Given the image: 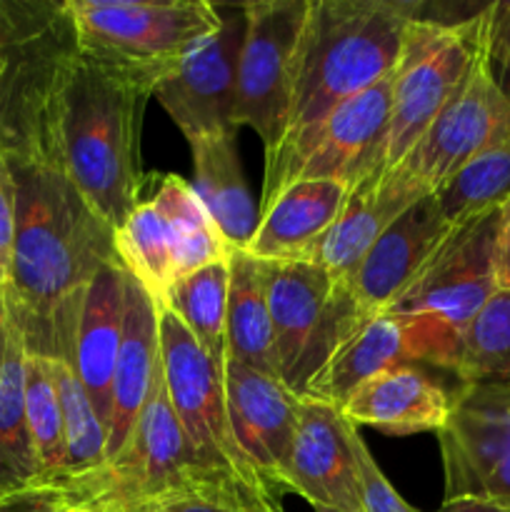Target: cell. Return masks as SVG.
<instances>
[{
	"label": "cell",
	"instance_id": "6da1fadb",
	"mask_svg": "<svg viewBox=\"0 0 510 512\" xmlns=\"http://www.w3.org/2000/svg\"><path fill=\"white\" fill-rule=\"evenodd\" d=\"M150 95L145 80L80 53L73 38L50 53L30 90L23 143L53 163L113 230L140 203L138 135Z\"/></svg>",
	"mask_w": 510,
	"mask_h": 512
},
{
	"label": "cell",
	"instance_id": "7a4b0ae2",
	"mask_svg": "<svg viewBox=\"0 0 510 512\" xmlns=\"http://www.w3.org/2000/svg\"><path fill=\"white\" fill-rule=\"evenodd\" d=\"M3 148L15 178L10 320L28 353L68 360L80 298L93 275L118 260L115 230L38 150Z\"/></svg>",
	"mask_w": 510,
	"mask_h": 512
},
{
	"label": "cell",
	"instance_id": "3957f363",
	"mask_svg": "<svg viewBox=\"0 0 510 512\" xmlns=\"http://www.w3.org/2000/svg\"><path fill=\"white\" fill-rule=\"evenodd\" d=\"M420 13L410 0H310L295 58L288 123L265 158L263 203L288 185L300 153L345 100L393 75L405 30Z\"/></svg>",
	"mask_w": 510,
	"mask_h": 512
},
{
	"label": "cell",
	"instance_id": "277c9868",
	"mask_svg": "<svg viewBox=\"0 0 510 512\" xmlns=\"http://www.w3.org/2000/svg\"><path fill=\"white\" fill-rule=\"evenodd\" d=\"M498 228L500 210H493L463 228L450 230L385 310L410 325L420 365L453 368L465 328L498 290Z\"/></svg>",
	"mask_w": 510,
	"mask_h": 512
},
{
	"label": "cell",
	"instance_id": "5b68a950",
	"mask_svg": "<svg viewBox=\"0 0 510 512\" xmlns=\"http://www.w3.org/2000/svg\"><path fill=\"white\" fill-rule=\"evenodd\" d=\"M63 13L80 53L138 75L150 90L220 25V5L203 0H68Z\"/></svg>",
	"mask_w": 510,
	"mask_h": 512
},
{
	"label": "cell",
	"instance_id": "8992f818",
	"mask_svg": "<svg viewBox=\"0 0 510 512\" xmlns=\"http://www.w3.org/2000/svg\"><path fill=\"white\" fill-rule=\"evenodd\" d=\"M485 5L465 20L420 13L405 30L403 53L390 80V120L378 173H388L410 153L468 80L483 50Z\"/></svg>",
	"mask_w": 510,
	"mask_h": 512
},
{
	"label": "cell",
	"instance_id": "52a82bcc",
	"mask_svg": "<svg viewBox=\"0 0 510 512\" xmlns=\"http://www.w3.org/2000/svg\"><path fill=\"white\" fill-rule=\"evenodd\" d=\"M115 253L160 305L178 280L205 265L228 260L233 248L215 228L188 180L168 173L158 190L135 205L115 230Z\"/></svg>",
	"mask_w": 510,
	"mask_h": 512
},
{
	"label": "cell",
	"instance_id": "ba28073f",
	"mask_svg": "<svg viewBox=\"0 0 510 512\" xmlns=\"http://www.w3.org/2000/svg\"><path fill=\"white\" fill-rule=\"evenodd\" d=\"M510 138V100L495 85L483 50L468 80L395 168L378 178V195L403 213L433 195L468 160Z\"/></svg>",
	"mask_w": 510,
	"mask_h": 512
},
{
	"label": "cell",
	"instance_id": "9c48e42d",
	"mask_svg": "<svg viewBox=\"0 0 510 512\" xmlns=\"http://www.w3.org/2000/svg\"><path fill=\"white\" fill-rule=\"evenodd\" d=\"M158 328L165 390L198 465L265 490L235 440L223 365L200 348L198 340L168 308H158Z\"/></svg>",
	"mask_w": 510,
	"mask_h": 512
},
{
	"label": "cell",
	"instance_id": "30bf717a",
	"mask_svg": "<svg viewBox=\"0 0 510 512\" xmlns=\"http://www.w3.org/2000/svg\"><path fill=\"white\" fill-rule=\"evenodd\" d=\"M310 0H253L243 8L245 28L235 80V128L248 125L263 140L265 158L285 133L295 58Z\"/></svg>",
	"mask_w": 510,
	"mask_h": 512
},
{
	"label": "cell",
	"instance_id": "8fae6325",
	"mask_svg": "<svg viewBox=\"0 0 510 512\" xmlns=\"http://www.w3.org/2000/svg\"><path fill=\"white\" fill-rule=\"evenodd\" d=\"M210 473L200 468L168 400L163 375L128 443L100 473L85 475L105 512H145Z\"/></svg>",
	"mask_w": 510,
	"mask_h": 512
},
{
	"label": "cell",
	"instance_id": "7c38bea8",
	"mask_svg": "<svg viewBox=\"0 0 510 512\" xmlns=\"http://www.w3.org/2000/svg\"><path fill=\"white\" fill-rule=\"evenodd\" d=\"M445 500L510 508V383H460L443 428Z\"/></svg>",
	"mask_w": 510,
	"mask_h": 512
},
{
	"label": "cell",
	"instance_id": "4fadbf2b",
	"mask_svg": "<svg viewBox=\"0 0 510 512\" xmlns=\"http://www.w3.org/2000/svg\"><path fill=\"white\" fill-rule=\"evenodd\" d=\"M243 8L220 5V25L185 53L158 83L153 95L190 145L235 128V80L243 43Z\"/></svg>",
	"mask_w": 510,
	"mask_h": 512
},
{
	"label": "cell",
	"instance_id": "5bb4252c",
	"mask_svg": "<svg viewBox=\"0 0 510 512\" xmlns=\"http://www.w3.org/2000/svg\"><path fill=\"white\" fill-rule=\"evenodd\" d=\"M230 425L245 460L273 498L285 493V468L298 425L300 395L280 378L235 360L223 365Z\"/></svg>",
	"mask_w": 510,
	"mask_h": 512
},
{
	"label": "cell",
	"instance_id": "9a60e30c",
	"mask_svg": "<svg viewBox=\"0 0 510 512\" xmlns=\"http://www.w3.org/2000/svg\"><path fill=\"white\" fill-rule=\"evenodd\" d=\"M353 425L338 408L300 395L298 425L285 468V493H298L313 508L365 512Z\"/></svg>",
	"mask_w": 510,
	"mask_h": 512
},
{
	"label": "cell",
	"instance_id": "2e32d148",
	"mask_svg": "<svg viewBox=\"0 0 510 512\" xmlns=\"http://www.w3.org/2000/svg\"><path fill=\"white\" fill-rule=\"evenodd\" d=\"M390 80L393 75L340 103L320 123L300 153L288 185L295 180H333L353 188L370 173H378L390 120Z\"/></svg>",
	"mask_w": 510,
	"mask_h": 512
},
{
	"label": "cell",
	"instance_id": "e0dca14e",
	"mask_svg": "<svg viewBox=\"0 0 510 512\" xmlns=\"http://www.w3.org/2000/svg\"><path fill=\"white\" fill-rule=\"evenodd\" d=\"M163 375L160 363L158 305L145 293L143 285L125 275V313L123 340L110 385V425H108V463L123 450L148 405L155 385Z\"/></svg>",
	"mask_w": 510,
	"mask_h": 512
},
{
	"label": "cell",
	"instance_id": "ac0fdd59",
	"mask_svg": "<svg viewBox=\"0 0 510 512\" xmlns=\"http://www.w3.org/2000/svg\"><path fill=\"white\" fill-rule=\"evenodd\" d=\"M125 275L120 260L103 265L85 288L75 318L73 345L68 363L93 400L100 423L110 425V385H113L115 360L123 340L125 313Z\"/></svg>",
	"mask_w": 510,
	"mask_h": 512
},
{
	"label": "cell",
	"instance_id": "d6986e66",
	"mask_svg": "<svg viewBox=\"0 0 510 512\" xmlns=\"http://www.w3.org/2000/svg\"><path fill=\"white\" fill-rule=\"evenodd\" d=\"M453 405L443 388L420 363H400L365 380L340 408L355 428H375L385 435L438 433Z\"/></svg>",
	"mask_w": 510,
	"mask_h": 512
},
{
	"label": "cell",
	"instance_id": "ffe728a7",
	"mask_svg": "<svg viewBox=\"0 0 510 512\" xmlns=\"http://www.w3.org/2000/svg\"><path fill=\"white\" fill-rule=\"evenodd\" d=\"M350 188L333 180H295L260 205V220L245 253L265 263L303 260L315 240L335 223Z\"/></svg>",
	"mask_w": 510,
	"mask_h": 512
},
{
	"label": "cell",
	"instance_id": "44dd1931",
	"mask_svg": "<svg viewBox=\"0 0 510 512\" xmlns=\"http://www.w3.org/2000/svg\"><path fill=\"white\" fill-rule=\"evenodd\" d=\"M265 275L275 363L280 380L295 393L303 360L333 293V280L305 260L265 263Z\"/></svg>",
	"mask_w": 510,
	"mask_h": 512
},
{
	"label": "cell",
	"instance_id": "7402d4cb",
	"mask_svg": "<svg viewBox=\"0 0 510 512\" xmlns=\"http://www.w3.org/2000/svg\"><path fill=\"white\" fill-rule=\"evenodd\" d=\"M400 363H418L413 330L398 315L383 313L335 348L300 395L340 410L365 380Z\"/></svg>",
	"mask_w": 510,
	"mask_h": 512
},
{
	"label": "cell",
	"instance_id": "603a6c76",
	"mask_svg": "<svg viewBox=\"0 0 510 512\" xmlns=\"http://www.w3.org/2000/svg\"><path fill=\"white\" fill-rule=\"evenodd\" d=\"M190 150H193L190 188L208 210L225 243L233 250H245L258 228L260 210L255 208L245 183L235 133L205 138L190 145Z\"/></svg>",
	"mask_w": 510,
	"mask_h": 512
},
{
	"label": "cell",
	"instance_id": "cb8c5ba5",
	"mask_svg": "<svg viewBox=\"0 0 510 512\" xmlns=\"http://www.w3.org/2000/svg\"><path fill=\"white\" fill-rule=\"evenodd\" d=\"M225 360H235V363L280 378L273 350L265 263L255 260L245 250L230 253Z\"/></svg>",
	"mask_w": 510,
	"mask_h": 512
},
{
	"label": "cell",
	"instance_id": "d4e9b609",
	"mask_svg": "<svg viewBox=\"0 0 510 512\" xmlns=\"http://www.w3.org/2000/svg\"><path fill=\"white\" fill-rule=\"evenodd\" d=\"M380 173H370L350 188L343 210L335 223L320 235L305 253V263L323 270L333 285L343 283L360 260L365 258L375 240L395 223L400 210L378 195ZM405 213V210H403Z\"/></svg>",
	"mask_w": 510,
	"mask_h": 512
},
{
	"label": "cell",
	"instance_id": "484cf974",
	"mask_svg": "<svg viewBox=\"0 0 510 512\" xmlns=\"http://www.w3.org/2000/svg\"><path fill=\"white\" fill-rule=\"evenodd\" d=\"M38 478L25 418V340L13 323L8 350L0 363V495Z\"/></svg>",
	"mask_w": 510,
	"mask_h": 512
},
{
	"label": "cell",
	"instance_id": "4316f807",
	"mask_svg": "<svg viewBox=\"0 0 510 512\" xmlns=\"http://www.w3.org/2000/svg\"><path fill=\"white\" fill-rule=\"evenodd\" d=\"M450 230L463 228L510 200V138L490 145L433 193Z\"/></svg>",
	"mask_w": 510,
	"mask_h": 512
},
{
	"label": "cell",
	"instance_id": "83f0119b",
	"mask_svg": "<svg viewBox=\"0 0 510 512\" xmlns=\"http://www.w3.org/2000/svg\"><path fill=\"white\" fill-rule=\"evenodd\" d=\"M230 258L210 263L168 290L158 308H168L200 348L225 365V320H228Z\"/></svg>",
	"mask_w": 510,
	"mask_h": 512
},
{
	"label": "cell",
	"instance_id": "f1b7e54d",
	"mask_svg": "<svg viewBox=\"0 0 510 512\" xmlns=\"http://www.w3.org/2000/svg\"><path fill=\"white\" fill-rule=\"evenodd\" d=\"M60 410H63L65 465L63 478H85L108 465V430L100 423L93 400L85 393L73 365L63 358H50ZM60 478V475H58Z\"/></svg>",
	"mask_w": 510,
	"mask_h": 512
},
{
	"label": "cell",
	"instance_id": "f546056e",
	"mask_svg": "<svg viewBox=\"0 0 510 512\" xmlns=\"http://www.w3.org/2000/svg\"><path fill=\"white\" fill-rule=\"evenodd\" d=\"M450 373L460 383H510V290H495L470 320Z\"/></svg>",
	"mask_w": 510,
	"mask_h": 512
},
{
	"label": "cell",
	"instance_id": "4dcf8cb0",
	"mask_svg": "<svg viewBox=\"0 0 510 512\" xmlns=\"http://www.w3.org/2000/svg\"><path fill=\"white\" fill-rule=\"evenodd\" d=\"M25 418L33 440L38 480L58 478L65 465L63 410L55 390L50 358L25 350Z\"/></svg>",
	"mask_w": 510,
	"mask_h": 512
},
{
	"label": "cell",
	"instance_id": "1f68e13d",
	"mask_svg": "<svg viewBox=\"0 0 510 512\" xmlns=\"http://www.w3.org/2000/svg\"><path fill=\"white\" fill-rule=\"evenodd\" d=\"M278 498L233 475H205L145 512H265Z\"/></svg>",
	"mask_w": 510,
	"mask_h": 512
},
{
	"label": "cell",
	"instance_id": "d6a6232c",
	"mask_svg": "<svg viewBox=\"0 0 510 512\" xmlns=\"http://www.w3.org/2000/svg\"><path fill=\"white\" fill-rule=\"evenodd\" d=\"M0 512H105L85 478H45L0 495Z\"/></svg>",
	"mask_w": 510,
	"mask_h": 512
},
{
	"label": "cell",
	"instance_id": "836d02e7",
	"mask_svg": "<svg viewBox=\"0 0 510 512\" xmlns=\"http://www.w3.org/2000/svg\"><path fill=\"white\" fill-rule=\"evenodd\" d=\"M68 28L63 3L48 0H0V55L50 40Z\"/></svg>",
	"mask_w": 510,
	"mask_h": 512
},
{
	"label": "cell",
	"instance_id": "e575fe53",
	"mask_svg": "<svg viewBox=\"0 0 510 512\" xmlns=\"http://www.w3.org/2000/svg\"><path fill=\"white\" fill-rule=\"evenodd\" d=\"M353 450L355 460H358L360 468V490H363V510L365 512H418L410 508L403 500V495L390 485V480L385 478L383 470L378 468L375 458L370 455L368 445L360 438L358 428L353 425Z\"/></svg>",
	"mask_w": 510,
	"mask_h": 512
},
{
	"label": "cell",
	"instance_id": "d590c367",
	"mask_svg": "<svg viewBox=\"0 0 510 512\" xmlns=\"http://www.w3.org/2000/svg\"><path fill=\"white\" fill-rule=\"evenodd\" d=\"M483 58L495 85L510 100V0L485 5Z\"/></svg>",
	"mask_w": 510,
	"mask_h": 512
},
{
	"label": "cell",
	"instance_id": "8d00e7d4",
	"mask_svg": "<svg viewBox=\"0 0 510 512\" xmlns=\"http://www.w3.org/2000/svg\"><path fill=\"white\" fill-rule=\"evenodd\" d=\"M15 243V178L8 153L0 143V290L8 293Z\"/></svg>",
	"mask_w": 510,
	"mask_h": 512
},
{
	"label": "cell",
	"instance_id": "74e56055",
	"mask_svg": "<svg viewBox=\"0 0 510 512\" xmlns=\"http://www.w3.org/2000/svg\"><path fill=\"white\" fill-rule=\"evenodd\" d=\"M495 283H498V290H510V200L500 208L498 243H495Z\"/></svg>",
	"mask_w": 510,
	"mask_h": 512
},
{
	"label": "cell",
	"instance_id": "f35d334b",
	"mask_svg": "<svg viewBox=\"0 0 510 512\" xmlns=\"http://www.w3.org/2000/svg\"><path fill=\"white\" fill-rule=\"evenodd\" d=\"M438 512H510V508H500L493 503H478V500H455V503H443Z\"/></svg>",
	"mask_w": 510,
	"mask_h": 512
},
{
	"label": "cell",
	"instance_id": "ab89813d",
	"mask_svg": "<svg viewBox=\"0 0 510 512\" xmlns=\"http://www.w3.org/2000/svg\"><path fill=\"white\" fill-rule=\"evenodd\" d=\"M10 330H13V320H10V310H8V303H5V293L0 290V363H3L5 350H8Z\"/></svg>",
	"mask_w": 510,
	"mask_h": 512
},
{
	"label": "cell",
	"instance_id": "60d3db41",
	"mask_svg": "<svg viewBox=\"0 0 510 512\" xmlns=\"http://www.w3.org/2000/svg\"><path fill=\"white\" fill-rule=\"evenodd\" d=\"M5 70H8V58H5V55H0V83H3V78H5Z\"/></svg>",
	"mask_w": 510,
	"mask_h": 512
},
{
	"label": "cell",
	"instance_id": "b9f144b4",
	"mask_svg": "<svg viewBox=\"0 0 510 512\" xmlns=\"http://www.w3.org/2000/svg\"><path fill=\"white\" fill-rule=\"evenodd\" d=\"M265 512H285V510H283V505H280V500H278V503H273L270 508H265Z\"/></svg>",
	"mask_w": 510,
	"mask_h": 512
},
{
	"label": "cell",
	"instance_id": "7bdbcfd3",
	"mask_svg": "<svg viewBox=\"0 0 510 512\" xmlns=\"http://www.w3.org/2000/svg\"><path fill=\"white\" fill-rule=\"evenodd\" d=\"M315 512H340V510H333V508H313Z\"/></svg>",
	"mask_w": 510,
	"mask_h": 512
}]
</instances>
